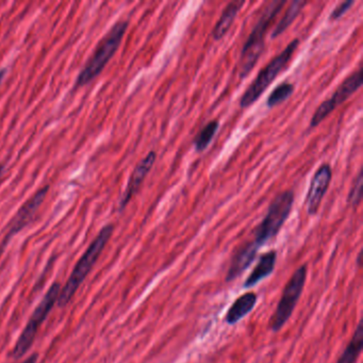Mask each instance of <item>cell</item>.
Segmentation results:
<instances>
[{"instance_id": "6da1fadb", "label": "cell", "mask_w": 363, "mask_h": 363, "mask_svg": "<svg viewBox=\"0 0 363 363\" xmlns=\"http://www.w3.org/2000/svg\"><path fill=\"white\" fill-rule=\"evenodd\" d=\"M113 230V225H107V226L104 227V228L99 231L97 237L95 238L94 241L90 244L86 252L82 255V258L79 259L77 264L74 267L71 275H69L67 284L61 289L58 301H57V303H58L60 307H65V306H67V303L72 301L74 295L76 294L78 289L82 286V282L88 277L95 263L97 262L99 257H101V252H104L106 246H107L110 238L112 237Z\"/></svg>"}, {"instance_id": "7a4b0ae2", "label": "cell", "mask_w": 363, "mask_h": 363, "mask_svg": "<svg viewBox=\"0 0 363 363\" xmlns=\"http://www.w3.org/2000/svg\"><path fill=\"white\" fill-rule=\"evenodd\" d=\"M284 5L286 1H272L261 11L260 18L242 48L239 65L240 78H245L258 62L264 48L267 30Z\"/></svg>"}, {"instance_id": "3957f363", "label": "cell", "mask_w": 363, "mask_h": 363, "mask_svg": "<svg viewBox=\"0 0 363 363\" xmlns=\"http://www.w3.org/2000/svg\"><path fill=\"white\" fill-rule=\"evenodd\" d=\"M127 29H128V22H126V21H121V22L116 23L110 29L109 33L99 42L90 60L84 65V69L78 75L76 88H82V86L90 84L104 71L106 65L109 63L112 57L116 55V52L120 48Z\"/></svg>"}, {"instance_id": "277c9868", "label": "cell", "mask_w": 363, "mask_h": 363, "mask_svg": "<svg viewBox=\"0 0 363 363\" xmlns=\"http://www.w3.org/2000/svg\"><path fill=\"white\" fill-rule=\"evenodd\" d=\"M298 46L299 40H292L279 55L272 59L271 62L267 63L264 69L259 72L256 79L250 84L247 90L244 92L240 99V107L242 109L250 107L260 99L261 95L269 88V84L276 79V77L284 71V67L290 62Z\"/></svg>"}, {"instance_id": "5b68a950", "label": "cell", "mask_w": 363, "mask_h": 363, "mask_svg": "<svg viewBox=\"0 0 363 363\" xmlns=\"http://www.w3.org/2000/svg\"><path fill=\"white\" fill-rule=\"evenodd\" d=\"M294 203V193L292 190L279 193L272 201L267 214L255 231L254 244L260 248L267 241L275 238L290 216Z\"/></svg>"}, {"instance_id": "8992f818", "label": "cell", "mask_w": 363, "mask_h": 363, "mask_svg": "<svg viewBox=\"0 0 363 363\" xmlns=\"http://www.w3.org/2000/svg\"><path fill=\"white\" fill-rule=\"evenodd\" d=\"M61 286L58 282L50 286V290L45 294V297L42 299L41 303L38 306L31 318H29V322L27 323L26 327L21 333V337H18V342L14 346L13 352H12V356L14 359L22 358L30 350L40 327L45 322L46 318L52 311V307L58 301Z\"/></svg>"}, {"instance_id": "52a82bcc", "label": "cell", "mask_w": 363, "mask_h": 363, "mask_svg": "<svg viewBox=\"0 0 363 363\" xmlns=\"http://www.w3.org/2000/svg\"><path fill=\"white\" fill-rule=\"evenodd\" d=\"M307 273V265H301L293 273L292 277L286 282V286L282 291L281 298L276 308L275 313L272 316L271 330L274 333L279 331L292 315L297 301L305 288Z\"/></svg>"}, {"instance_id": "ba28073f", "label": "cell", "mask_w": 363, "mask_h": 363, "mask_svg": "<svg viewBox=\"0 0 363 363\" xmlns=\"http://www.w3.org/2000/svg\"><path fill=\"white\" fill-rule=\"evenodd\" d=\"M362 86V71H358L348 76L339 88L333 93L330 99L325 101L318 106V109L314 112L311 121H310L309 128H315L320 124L335 108L341 106L344 101H347L354 93H356Z\"/></svg>"}, {"instance_id": "9c48e42d", "label": "cell", "mask_w": 363, "mask_h": 363, "mask_svg": "<svg viewBox=\"0 0 363 363\" xmlns=\"http://www.w3.org/2000/svg\"><path fill=\"white\" fill-rule=\"evenodd\" d=\"M48 191H50V186H43L21 207L18 213L14 216L13 220L10 223L9 230H8L3 243L0 245V255L5 250L6 246L8 245L9 240H11L14 235L20 233L23 228H25L30 223V220H33V216H35L38 210L40 209L42 203H43L44 199L48 196Z\"/></svg>"}, {"instance_id": "30bf717a", "label": "cell", "mask_w": 363, "mask_h": 363, "mask_svg": "<svg viewBox=\"0 0 363 363\" xmlns=\"http://www.w3.org/2000/svg\"><path fill=\"white\" fill-rule=\"evenodd\" d=\"M331 178H333V169L328 163L320 165L312 177L307 199H306V206H307L309 216H315L318 213L320 203L328 191Z\"/></svg>"}, {"instance_id": "8fae6325", "label": "cell", "mask_w": 363, "mask_h": 363, "mask_svg": "<svg viewBox=\"0 0 363 363\" xmlns=\"http://www.w3.org/2000/svg\"><path fill=\"white\" fill-rule=\"evenodd\" d=\"M157 154L155 152H150L143 160L140 161L139 164L133 169L130 178H129L128 184L126 190L123 194L122 199L120 201V210L125 209L128 205L129 201L137 194L138 191L141 188L146 176L150 174V169L154 167L156 162Z\"/></svg>"}, {"instance_id": "7c38bea8", "label": "cell", "mask_w": 363, "mask_h": 363, "mask_svg": "<svg viewBox=\"0 0 363 363\" xmlns=\"http://www.w3.org/2000/svg\"><path fill=\"white\" fill-rule=\"evenodd\" d=\"M259 248L255 245L254 242L245 244L242 246L239 250H237L230 267H229L228 273L226 275V281H233L235 278L239 277L256 258L257 252Z\"/></svg>"}, {"instance_id": "4fadbf2b", "label": "cell", "mask_w": 363, "mask_h": 363, "mask_svg": "<svg viewBox=\"0 0 363 363\" xmlns=\"http://www.w3.org/2000/svg\"><path fill=\"white\" fill-rule=\"evenodd\" d=\"M276 261H277V252L275 250L263 254L259 259L258 264L255 267L254 271L250 274L247 279L244 282V288H252L258 284L261 280L269 277L275 269Z\"/></svg>"}, {"instance_id": "5bb4252c", "label": "cell", "mask_w": 363, "mask_h": 363, "mask_svg": "<svg viewBox=\"0 0 363 363\" xmlns=\"http://www.w3.org/2000/svg\"><path fill=\"white\" fill-rule=\"evenodd\" d=\"M257 303V295L252 292L245 293L233 301L226 314V323L235 325L252 311Z\"/></svg>"}, {"instance_id": "9a60e30c", "label": "cell", "mask_w": 363, "mask_h": 363, "mask_svg": "<svg viewBox=\"0 0 363 363\" xmlns=\"http://www.w3.org/2000/svg\"><path fill=\"white\" fill-rule=\"evenodd\" d=\"M243 6L244 1H231L226 6L220 20L218 21L213 31H212V37L216 41L223 39L226 35Z\"/></svg>"}, {"instance_id": "2e32d148", "label": "cell", "mask_w": 363, "mask_h": 363, "mask_svg": "<svg viewBox=\"0 0 363 363\" xmlns=\"http://www.w3.org/2000/svg\"><path fill=\"white\" fill-rule=\"evenodd\" d=\"M363 347V326L362 320L359 322L356 331L352 335L348 345L344 350L343 354L337 359V363H356L357 359L360 356Z\"/></svg>"}, {"instance_id": "e0dca14e", "label": "cell", "mask_w": 363, "mask_h": 363, "mask_svg": "<svg viewBox=\"0 0 363 363\" xmlns=\"http://www.w3.org/2000/svg\"><path fill=\"white\" fill-rule=\"evenodd\" d=\"M307 1H301V0H295V1H292L291 5L289 6L288 9H286V14H284V18L280 20L277 26L274 29L273 33H272V38L275 39V38L281 35L282 33H284V31L291 26V24L294 22L295 18L299 16L301 10L305 8V6L307 5Z\"/></svg>"}, {"instance_id": "ac0fdd59", "label": "cell", "mask_w": 363, "mask_h": 363, "mask_svg": "<svg viewBox=\"0 0 363 363\" xmlns=\"http://www.w3.org/2000/svg\"><path fill=\"white\" fill-rule=\"evenodd\" d=\"M220 128L218 121H211L203 127L194 139V147L197 152H203L209 147L213 138Z\"/></svg>"}, {"instance_id": "d6986e66", "label": "cell", "mask_w": 363, "mask_h": 363, "mask_svg": "<svg viewBox=\"0 0 363 363\" xmlns=\"http://www.w3.org/2000/svg\"><path fill=\"white\" fill-rule=\"evenodd\" d=\"M294 90V84H289V82L280 84L277 88H275L272 91L271 94L267 97V107L274 108L275 106L280 105V104L284 103L286 99H290L291 95L293 94Z\"/></svg>"}, {"instance_id": "ffe728a7", "label": "cell", "mask_w": 363, "mask_h": 363, "mask_svg": "<svg viewBox=\"0 0 363 363\" xmlns=\"http://www.w3.org/2000/svg\"><path fill=\"white\" fill-rule=\"evenodd\" d=\"M362 171H360L356 179H354V184L350 189V196H348V203L352 207H357L360 203L361 199H362Z\"/></svg>"}, {"instance_id": "44dd1931", "label": "cell", "mask_w": 363, "mask_h": 363, "mask_svg": "<svg viewBox=\"0 0 363 363\" xmlns=\"http://www.w3.org/2000/svg\"><path fill=\"white\" fill-rule=\"evenodd\" d=\"M354 0H347V1H344L341 5L337 6V7L333 10V13L330 14V20L335 21L341 18L342 16L352 8V6H354Z\"/></svg>"}, {"instance_id": "7402d4cb", "label": "cell", "mask_w": 363, "mask_h": 363, "mask_svg": "<svg viewBox=\"0 0 363 363\" xmlns=\"http://www.w3.org/2000/svg\"><path fill=\"white\" fill-rule=\"evenodd\" d=\"M38 358H39V356H38L37 354H31V356L28 357L23 363H37Z\"/></svg>"}, {"instance_id": "603a6c76", "label": "cell", "mask_w": 363, "mask_h": 363, "mask_svg": "<svg viewBox=\"0 0 363 363\" xmlns=\"http://www.w3.org/2000/svg\"><path fill=\"white\" fill-rule=\"evenodd\" d=\"M6 73H7L6 69H1V71H0V86H1V84H3V80L4 78H5Z\"/></svg>"}, {"instance_id": "cb8c5ba5", "label": "cell", "mask_w": 363, "mask_h": 363, "mask_svg": "<svg viewBox=\"0 0 363 363\" xmlns=\"http://www.w3.org/2000/svg\"><path fill=\"white\" fill-rule=\"evenodd\" d=\"M4 173H5V167H4V165H0V182H1V178H3Z\"/></svg>"}]
</instances>
